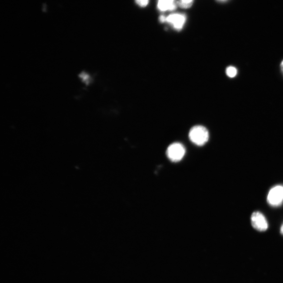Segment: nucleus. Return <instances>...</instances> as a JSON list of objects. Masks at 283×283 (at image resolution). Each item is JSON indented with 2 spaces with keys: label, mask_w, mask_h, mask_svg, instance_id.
<instances>
[{
  "label": "nucleus",
  "mask_w": 283,
  "mask_h": 283,
  "mask_svg": "<svg viewBox=\"0 0 283 283\" xmlns=\"http://www.w3.org/2000/svg\"><path fill=\"white\" fill-rule=\"evenodd\" d=\"M226 74L228 77L233 78L237 74V70L233 66L228 67L226 69Z\"/></svg>",
  "instance_id": "6e6552de"
},
{
  "label": "nucleus",
  "mask_w": 283,
  "mask_h": 283,
  "mask_svg": "<svg viewBox=\"0 0 283 283\" xmlns=\"http://www.w3.org/2000/svg\"><path fill=\"white\" fill-rule=\"evenodd\" d=\"M167 153L171 161L177 162L183 158L185 154V148L182 144L173 143L168 147Z\"/></svg>",
  "instance_id": "f03ea898"
},
{
  "label": "nucleus",
  "mask_w": 283,
  "mask_h": 283,
  "mask_svg": "<svg viewBox=\"0 0 283 283\" xmlns=\"http://www.w3.org/2000/svg\"><path fill=\"white\" fill-rule=\"evenodd\" d=\"M267 200L272 206H280L283 201V186L278 185L272 188L267 195Z\"/></svg>",
  "instance_id": "7ed1b4c3"
},
{
  "label": "nucleus",
  "mask_w": 283,
  "mask_h": 283,
  "mask_svg": "<svg viewBox=\"0 0 283 283\" xmlns=\"http://www.w3.org/2000/svg\"><path fill=\"white\" fill-rule=\"evenodd\" d=\"M189 137L193 143L202 146L208 141L209 135L207 129L202 126H195L190 131Z\"/></svg>",
  "instance_id": "f257e3e1"
},
{
  "label": "nucleus",
  "mask_w": 283,
  "mask_h": 283,
  "mask_svg": "<svg viewBox=\"0 0 283 283\" xmlns=\"http://www.w3.org/2000/svg\"><path fill=\"white\" fill-rule=\"evenodd\" d=\"M281 67L282 72L283 74V60L282 61V62L281 63Z\"/></svg>",
  "instance_id": "9d476101"
},
{
  "label": "nucleus",
  "mask_w": 283,
  "mask_h": 283,
  "mask_svg": "<svg viewBox=\"0 0 283 283\" xmlns=\"http://www.w3.org/2000/svg\"><path fill=\"white\" fill-rule=\"evenodd\" d=\"M186 19L185 14L175 13L170 14L166 17L165 22L169 23L175 30L179 31L184 28Z\"/></svg>",
  "instance_id": "20e7f679"
},
{
  "label": "nucleus",
  "mask_w": 283,
  "mask_h": 283,
  "mask_svg": "<svg viewBox=\"0 0 283 283\" xmlns=\"http://www.w3.org/2000/svg\"><path fill=\"white\" fill-rule=\"evenodd\" d=\"M217 1L219 2H225L227 1V0H217Z\"/></svg>",
  "instance_id": "f8f14e48"
},
{
  "label": "nucleus",
  "mask_w": 283,
  "mask_h": 283,
  "mask_svg": "<svg viewBox=\"0 0 283 283\" xmlns=\"http://www.w3.org/2000/svg\"><path fill=\"white\" fill-rule=\"evenodd\" d=\"M281 233L283 235V225L281 227Z\"/></svg>",
  "instance_id": "9b49d317"
},
{
  "label": "nucleus",
  "mask_w": 283,
  "mask_h": 283,
  "mask_svg": "<svg viewBox=\"0 0 283 283\" xmlns=\"http://www.w3.org/2000/svg\"><path fill=\"white\" fill-rule=\"evenodd\" d=\"M136 3L140 7L146 6L149 2V0H135Z\"/></svg>",
  "instance_id": "1a4fd4ad"
},
{
  "label": "nucleus",
  "mask_w": 283,
  "mask_h": 283,
  "mask_svg": "<svg viewBox=\"0 0 283 283\" xmlns=\"http://www.w3.org/2000/svg\"><path fill=\"white\" fill-rule=\"evenodd\" d=\"M194 2V0H179L177 6L182 9H187L190 8Z\"/></svg>",
  "instance_id": "0eeeda50"
},
{
  "label": "nucleus",
  "mask_w": 283,
  "mask_h": 283,
  "mask_svg": "<svg viewBox=\"0 0 283 283\" xmlns=\"http://www.w3.org/2000/svg\"><path fill=\"white\" fill-rule=\"evenodd\" d=\"M252 226L258 231L264 232L268 228V223L264 216L260 212H254L251 217Z\"/></svg>",
  "instance_id": "39448f33"
},
{
  "label": "nucleus",
  "mask_w": 283,
  "mask_h": 283,
  "mask_svg": "<svg viewBox=\"0 0 283 283\" xmlns=\"http://www.w3.org/2000/svg\"><path fill=\"white\" fill-rule=\"evenodd\" d=\"M179 0H158L157 8L161 12L174 11L177 7Z\"/></svg>",
  "instance_id": "423d86ee"
}]
</instances>
